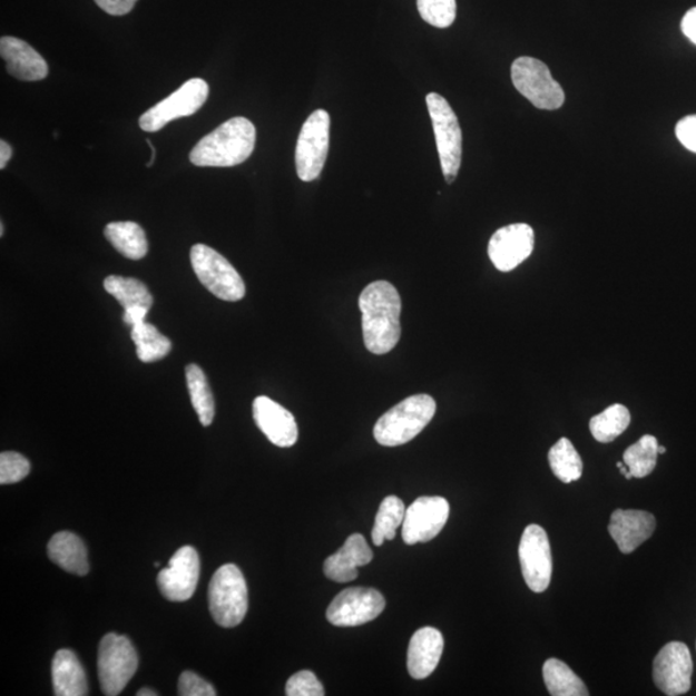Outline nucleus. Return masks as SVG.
<instances>
[{"label": "nucleus", "instance_id": "nucleus-30", "mask_svg": "<svg viewBox=\"0 0 696 696\" xmlns=\"http://www.w3.org/2000/svg\"><path fill=\"white\" fill-rule=\"evenodd\" d=\"M548 462L555 477L565 484L578 481L584 473V462L577 452L575 445L567 438H562L556 442L548 453Z\"/></svg>", "mask_w": 696, "mask_h": 696}, {"label": "nucleus", "instance_id": "nucleus-1", "mask_svg": "<svg viewBox=\"0 0 696 696\" xmlns=\"http://www.w3.org/2000/svg\"><path fill=\"white\" fill-rule=\"evenodd\" d=\"M365 347L375 355L389 354L401 337V298L389 282H374L360 294Z\"/></svg>", "mask_w": 696, "mask_h": 696}, {"label": "nucleus", "instance_id": "nucleus-23", "mask_svg": "<svg viewBox=\"0 0 696 696\" xmlns=\"http://www.w3.org/2000/svg\"><path fill=\"white\" fill-rule=\"evenodd\" d=\"M48 556L65 571L76 576H87L89 571L87 548L77 535L60 531L49 540Z\"/></svg>", "mask_w": 696, "mask_h": 696}, {"label": "nucleus", "instance_id": "nucleus-17", "mask_svg": "<svg viewBox=\"0 0 696 696\" xmlns=\"http://www.w3.org/2000/svg\"><path fill=\"white\" fill-rule=\"evenodd\" d=\"M253 418L257 428L278 448H291L298 440L296 418L267 396L253 401Z\"/></svg>", "mask_w": 696, "mask_h": 696}, {"label": "nucleus", "instance_id": "nucleus-36", "mask_svg": "<svg viewBox=\"0 0 696 696\" xmlns=\"http://www.w3.org/2000/svg\"><path fill=\"white\" fill-rule=\"evenodd\" d=\"M178 694L183 696H216V689L206 679L186 670L179 676Z\"/></svg>", "mask_w": 696, "mask_h": 696}, {"label": "nucleus", "instance_id": "nucleus-9", "mask_svg": "<svg viewBox=\"0 0 696 696\" xmlns=\"http://www.w3.org/2000/svg\"><path fill=\"white\" fill-rule=\"evenodd\" d=\"M208 95L209 87L206 80L200 78L187 80L175 94L143 114L139 127L145 133H158L171 120L192 117L206 104Z\"/></svg>", "mask_w": 696, "mask_h": 696}, {"label": "nucleus", "instance_id": "nucleus-6", "mask_svg": "<svg viewBox=\"0 0 696 696\" xmlns=\"http://www.w3.org/2000/svg\"><path fill=\"white\" fill-rule=\"evenodd\" d=\"M433 134L442 168L448 184H453L462 164V130L452 106L444 97L430 94L425 97Z\"/></svg>", "mask_w": 696, "mask_h": 696}, {"label": "nucleus", "instance_id": "nucleus-11", "mask_svg": "<svg viewBox=\"0 0 696 696\" xmlns=\"http://www.w3.org/2000/svg\"><path fill=\"white\" fill-rule=\"evenodd\" d=\"M384 608L386 600L376 589L352 587L334 597L326 619L335 627H357L379 618Z\"/></svg>", "mask_w": 696, "mask_h": 696}, {"label": "nucleus", "instance_id": "nucleus-31", "mask_svg": "<svg viewBox=\"0 0 696 696\" xmlns=\"http://www.w3.org/2000/svg\"><path fill=\"white\" fill-rule=\"evenodd\" d=\"M630 423V413L628 408L621 404H614L600 414H597L589 422V430H591L592 437L608 444L619 438L624 433Z\"/></svg>", "mask_w": 696, "mask_h": 696}, {"label": "nucleus", "instance_id": "nucleus-45", "mask_svg": "<svg viewBox=\"0 0 696 696\" xmlns=\"http://www.w3.org/2000/svg\"><path fill=\"white\" fill-rule=\"evenodd\" d=\"M4 235V224H0V236Z\"/></svg>", "mask_w": 696, "mask_h": 696}, {"label": "nucleus", "instance_id": "nucleus-24", "mask_svg": "<svg viewBox=\"0 0 696 696\" xmlns=\"http://www.w3.org/2000/svg\"><path fill=\"white\" fill-rule=\"evenodd\" d=\"M105 236L120 255L129 259H143L149 251L144 228L130 220L109 224L105 227Z\"/></svg>", "mask_w": 696, "mask_h": 696}, {"label": "nucleus", "instance_id": "nucleus-20", "mask_svg": "<svg viewBox=\"0 0 696 696\" xmlns=\"http://www.w3.org/2000/svg\"><path fill=\"white\" fill-rule=\"evenodd\" d=\"M373 560V551L362 535H352L337 553L324 562V575L337 584H349L359 576L357 568Z\"/></svg>", "mask_w": 696, "mask_h": 696}, {"label": "nucleus", "instance_id": "nucleus-32", "mask_svg": "<svg viewBox=\"0 0 696 696\" xmlns=\"http://www.w3.org/2000/svg\"><path fill=\"white\" fill-rule=\"evenodd\" d=\"M658 448L657 438L645 435L626 450L624 461L634 478L649 477L655 470L659 455Z\"/></svg>", "mask_w": 696, "mask_h": 696}, {"label": "nucleus", "instance_id": "nucleus-18", "mask_svg": "<svg viewBox=\"0 0 696 696\" xmlns=\"http://www.w3.org/2000/svg\"><path fill=\"white\" fill-rule=\"evenodd\" d=\"M657 521L651 513L638 510H617L611 514L609 533L620 550L626 555L633 553L648 540Z\"/></svg>", "mask_w": 696, "mask_h": 696}, {"label": "nucleus", "instance_id": "nucleus-22", "mask_svg": "<svg viewBox=\"0 0 696 696\" xmlns=\"http://www.w3.org/2000/svg\"><path fill=\"white\" fill-rule=\"evenodd\" d=\"M53 693L57 696L88 695V683L84 666L76 653L61 649L52 660Z\"/></svg>", "mask_w": 696, "mask_h": 696}, {"label": "nucleus", "instance_id": "nucleus-44", "mask_svg": "<svg viewBox=\"0 0 696 696\" xmlns=\"http://www.w3.org/2000/svg\"><path fill=\"white\" fill-rule=\"evenodd\" d=\"M658 452H659V454H665L667 452V449L665 447H660L659 445Z\"/></svg>", "mask_w": 696, "mask_h": 696}, {"label": "nucleus", "instance_id": "nucleus-14", "mask_svg": "<svg viewBox=\"0 0 696 696\" xmlns=\"http://www.w3.org/2000/svg\"><path fill=\"white\" fill-rule=\"evenodd\" d=\"M450 506L442 497H421L409 506L403 522L405 545L428 543L440 535L449 519Z\"/></svg>", "mask_w": 696, "mask_h": 696}, {"label": "nucleus", "instance_id": "nucleus-19", "mask_svg": "<svg viewBox=\"0 0 696 696\" xmlns=\"http://www.w3.org/2000/svg\"><path fill=\"white\" fill-rule=\"evenodd\" d=\"M0 55L7 63V71L16 79L38 81L48 76V65L43 57L19 38L0 39Z\"/></svg>", "mask_w": 696, "mask_h": 696}, {"label": "nucleus", "instance_id": "nucleus-28", "mask_svg": "<svg viewBox=\"0 0 696 696\" xmlns=\"http://www.w3.org/2000/svg\"><path fill=\"white\" fill-rule=\"evenodd\" d=\"M105 291L116 298L122 308L153 306V296L147 286L138 278L110 275L105 278Z\"/></svg>", "mask_w": 696, "mask_h": 696}, {"label": "nucleus", "instance_id": "nucleus-34", "mask_svg": "<svg viewBox=\"0 0 696 696\" xmlns=\"http://www.w3.org/2000/svg\"><path fill=\"white\" fill-rule=\"evenodd\" d=\"M29 472L30 462L20 453L0 454V484H16L27 478Z\"/></svg>", "mask_w": 696, "mask_h": 696}, {"label": "nucleus", "instance_id": "nucleus-25", "mask_svg": "<svg viewBox=\"0 0 696 696\" xmlns=\"http://www.w3.org/2000/svg\"><path fill=\"white\" fill-rule=\"evenodd\" d=\"M185 374L188 394H190L195 412L204 428H208L215 420L216 408L207 376L202 367L196 364H188Z\"/></svg>", "mask_w": 696, "mask_h": 696}, {"label": "nucleus", "instance_id": "nucleus-41", "mask_svg": "<svg viewBox=\"0 0 696 696\" xmlns=\"http://www.w3.org/2000/svg\"><path fill=\"white\" fill-rule=\"evenodd\" d=\"M12 147L10 144L6 143L4 139L0 141V169H4L7 163L12 158Z\"/></svg>", "mask_w": 696, "mask_h": 696}, {"label": "nucleus", "instance_id": "nucleus-37", "mask_svg": "<svg viewBox=\"0 0 696 696\" xmlns=\"http://www.w3.org/2000/svg\"><path fill=\"white\" fill-rule=\"evenodd\" d=\"M676 136L687 150L696 153V116L679 120L676 126Z\"/></svg>", "mask_w": 696, "mask_h": 696}, {"label": "nucleus", "instance_id": "nucleus-10", "mask_svg": "<svg viewBox=\"0 0 696 696\" xmlns=\"http://www.w3.org/2000/svg\"><path fill=\"white\" fill-rule=\"evenodd\" d=\"M331 117L316 110L302 126L296 147L297 175L302 182H315L321 176L330 150Z\"/></svg>", "mask_w": 696, "mask_h": 696}, {"label": "nucleus", "instance_id": "nucleus-4", "mask_svg": "<svg viewBox=\"0 0 696 696\" xmlns=\"http://www.w3.org/2000/svg\"><path fill=\"white\" fill-rule=\"evenodd\" d=\"M209 611L224 628L239 626L248 611V587L243 572L226 563L213 576L208 591Z\"/></svg>", "mask_w": 696, "mask_h": 696}, {"label": "nucleus", "instance_id": "nucleus-39", "mask_svg": "<svg viewBox=\"0 0 696 696\" xmlns=\"http://www.w3.org/2000/svg\"><path fill=\"white\" fill-rule=\"evenodd\" d=\"M150 313L149 307H133L125 310V314H122V322L128 326L133 327L137 324H141L146 322L147 314Z\"/></svg>", "mask_w": 696, "mask_h": 696}, {"label": "nucleus", "instance_id": "nucleus-3", "mask_svg": "<svg viewBox=\"0 0 696 696\" xmlns=\"http://www.w3.org/2000/svg\"><path fill=\"white\" fill-rule=\"evenodd\" d=\"M435 413L437 403L430 395L408 398L376 421L374 439L383 447L404 445L428 428Z\"/></svg>", "mask_w": 696, "mask_h": 696}, {"label": "nucleus", "instance_id": "nucleus-40", "mask_svg": "<svg viewBox=\"0 0 696 696\" xmlns=\"http://www.w3.org/2000/svg\"><path fill=\"white\" fill-rule=\"evenodd\" d=\"M682 29L687 39L696 45V7L684 16Z\"/></svg>", "mask_w": 696, "mask_h": 696}, {"label": "nucleus", "instance_id": "nucleus-15", "mask_svg": "<svg viewBox=\"0 0 696 696\" xmlns=\"http://www.w3.org/2000/svg\"><path fill=\"white\" fill-rule=\"evenodd\" d=\"M199 577V553L194 547L185 546L171 556L168 567L160 570L158 586L167 600L183 602L192 599Z\"/></svg>", "mask_w": 696, "mask_h": 696}, {"label": "nucleus", "instance_id": "nucleus-38", "mask_svg": "<svg viewBox=\"0 0 696 696\" xmlns=\"http://www.w3.org/2000/svg\"><path fill=\"white\" fill-rule=\"evenodd\" d=\"M96 4L111 16H125L134 10L137 0H95Z\"/></svg>", "mask_w": 696, "mask_h": 696}, {"label": "nucleus", "instance_id": "nucleus-8", "mask_svg": "<svg viewBox=\"0 0 696 696\" xmlns=\"http://www.w3.org/2000/svg\"><path fill=\"white\" fill-rule=\"evenodd\" d=\"M516 89L540 110H557L565 102L562 87L552 78L550 69L533 57H519L511 68Z\"/></svg>", "mask_w": 696, "mask_h": 696}, {"label": "nucleus", "instance_id": "nucleus-43", "mask_svg": "<svg viewBox=\"0 0 696 696\" xmlns=\"http://www.w3.org/2000/svg\"><path fill=\"white\" fill-rule=\"evenodd\" d=\"M147 145L151 147V160L146 164L147 167H151L155 160V147L153 146L150 139H146Z\"/></svg>", "mask_w": 696, "mask_h": 696}, {"label": "nucleus", "instance_id": "nucleus-12", "mask_svg": "<svg viewBox=\"0 0 696 696\" xmlns=\"http://www.w3.org/2000/svg\"><path fill=\"white\" fill-rule=\"evenodd\" d=\"M519 559L523 579L531 591L545 592L551 584L553 562L550 539L542 527L531 523L523 530Z\"/></svg>", "mask_w": 696, "mask_h": 696}, {"label": "nucleus", "instance_id": "nucleus-13", "mask_svg": "<svg viewBox=\"0 0 696 696\" xmlns=\"http://www.w3.org/2000/svg\"><path fill=\"white\" fill-rule=\"evenodd\" d=\"M693 659L684 643H669L654 659L653 678L668 696L684 695L692 689Z\"/></svg>", "mask_w": 696, "mask_h": 696}, {"label": "nucleus", "instance_id": "nucleus-29", "mask_svg": "<svg viewBox=\"0 0 696 696\" xmlns=\"http://www.w3.org/2000/svg\"><path fill=\"white\" fill-rule=\"evenodd\" d=\"M405 512V504L400 498L389 496L383 499L372 530L374 546L381 547L386 540L395 539L398 528L403 527Z\"/></svg>", "mask_w": 696, "mask_h": 696}, {"label": "nucleus", "instance_id": "nucleus-7", "mask_svg": "<svg viewBox=\"0 0 696 696\" xmlns=\"http://www.w3.org/2000/svg\"><path fill=\"white\" fill-rule=\"evenodd\" d=\"M193 269L199 282L219 300L237 302L245 296V284L236 268L223 255L204 244L192 248Z\"/></svg>", "mask_w": 696, "mask_h": 696}, {"label": "nucleus", "instance_id": "nucleus-27", "mask_svg": "<svg viewBox=\"0 0 696 696\" xmlns=\"http://www.w3.org/2000/svg\"><path fill=\"white\" fill-rule=\"evenodd\" d=\"M130 337L136 345V352L143 363L159 362L171 350V342L153 324L144 322L130 327Z\"/></svg>", "mask_w": 696, "mask_h": 696}, {"label": "nucleus", "instance_id": "nucleus-2", "mask_svg": "<svg viewBox=\"0 0 696 696\" xmlns=\"http://www.w3.org/2000/svg\"><path fill=\"white\" fill-rule=\"evenodd\" d=\"M256 146V127L247 118L228 119L203 137L190 153L196 167H235L247 160Z\"/></svg>", "mask_w": 696, "mask_h": 696}, {"label": "nucleus", "instance_id": "nucleus-35", "mask_svg": "<svg viewBox=\"0 0 696 696\" xmlns=\"http://www.w3.org/2000/svg\"><path fill=\"white\" fill-rule=\"evenodd\" d=\"M285 694L288 696H324L325 690L311 670H301L288 679Z\"/></svg>", "mask_w": 696, "mask_h": 696}, {"label": "nucleus", "instance_id": "nucleus-21", "mask_svg": "<svg viewBox=\"0 0 696 696\" xmlns=\"http://www.w3.org/2000/svg\"><path fill=\"white\" fill-rule=\"evenodd\" d=\"M444 637L437 628L423 627L413 635L408 648V670L414 679H424L439 666Z\"/></svg>", "mask_w": 696, "mask_h": 696}, {"label": "nucleus", "instance_id": "nucleus-26", "mask_svg": "<svg viewBox=\"0 0 696 696\" xmlns=\"http://www.w3.org/2000/svg\"><path fill=\"white\" fill-rule=\"evenodd\" d=\"M543 678L552 696H588L587 686L575 670L559 659H548L543 666Z\"/></svg>", "mask_w": 696, "mask_h": 696}, {"label": "nucleus", "instance_id": "nucleus-5", "mask_svg": "<svg viewBox=\"0 0 696 696\" xmlns=\"http://www.w3.org/2000/svg\"><path fill=\"white\" fill-rule=\"evenodd\" d=\"M138 655L127 636L108 634L98 646L97 669L102 693L117 696L135 676Z\"/></svg>", "mask_w": 696, "mask_h": 696}, {"label": "nucleus", "instance_id": "nucleus-33", "mask_svg": "<svg viewBox=\"0 0 696 696\" xmlns=\"http://www.w3.org/2000/svg\"><path fill=\"white\" fill-rule=\"evenodd\" d=\"M416 7L421 18L432 27L445 29L455 21V0H416Z\"/></svg>", "mask_w": 696, "mask_h": 696}, {"label": "nucleus", "instance_id": "nucleus-16", "mask_svg": "<svg viewBox=\"0 0 696 696\" xmlns=\"http://www.w3.org/2000/svg\"><path fill=\"white\" fill-rule=\"evenodd\" d=\"M536 235L527 224H513L499 228L489 242L488 253L493 265L502 273H510L533 253Z\"/></svg>", "mask_w": 696, "mask_h": 696}, {"label": "nucleus", "instance_id": "nucleus-42", "mask_svg": "<svg viewBox=\"0 0 696 696\" xmlns=\"http://www.w3.org/2000/svg\"><path fill=\"white\" fill-rule=\"evenodd\" d=\"M157 695L158 693H155L151 689H141V690H138L137 693V696H157Z\"/></svg>", "mask_w": 696, "mask_h": 696}]
</instances>
